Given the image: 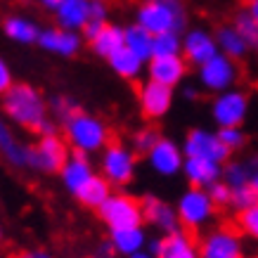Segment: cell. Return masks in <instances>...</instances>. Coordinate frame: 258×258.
<instances>
[{"mask_svg": "<svg viewBox=\"0 0 258 258\" xmlns=\"http://www.w3.org/2000/svg\"><path fill=\"white\" fill-rule=\"evenodd\" d=\"M0 111L12 125L24 131H38L40 125L50 118V104L45 95L36 86L17 81L8 93L0 97Z\"/></svg>", "mask_w": 258, "mask_h": 258, "instance_id": "1", "label": "cell"}, {"mask_svg": "<svg viewBox=\"0 0 258 258\" xmlns=\"http://www.w3.org/2000/svg\"><path fill=\"white\" fill-rule=\"evenodd\" d=\"M62 128L64 140L69 142L71 152H81V154L93 157V154H102L111 145L109 125L104 123V118H100L93 111L79 109L64 121Z\"/></svg>", "mask_w": 258, "mask_h": 258, "instance_id": "2", "label": "cell"}, {"mask_svg": "<svg viewBox=\"0 0 258 258\" xmlns=\"http://www.w3.org/2000/svg\"><path fill=\"white\" fill-rule=\"evenodd\" d=\"M135 22L152 36L161 33H185L187 5L185 0H140L135 10Z\"/></svg>", "mask_w": 258, "mask_h": 258, "instance_id": "3", "label": "cell"}, {"mask_svg": "<svg viewBox=\"0 0 258 258\" xmlns=\"http://www.w3.org/2000/svg\"><path fill=\"white\" fill-rule=\"evenodd\" d=\"M138 173V154L123 142H111L100 154V175L111 187L131 185Z\"/></svg>", "mask_w": 258, "mask_h": 258, "instance_id": "4", "label": "cell"}, {"mask_svg": "<svg viewBox=\"0 0 258 258\" xmlns=\"http://www.w3.org/2000/svg\"><path fill=\"white\" fill-rule=\"evenodd\" d=\"M175 211L180 218V227L187 232L204 230L216 216V204L211 202L209 192L202 187H187L175 202Z\"/></svg>", "mask_w": 258, "mask_h": 258, "instance_id": "5", "label": "cell"}, {"mask_svg": "<svg viewBox=\"0 0 258 258\" xmlns=\"http://www.w3.org/2000/svg\"><path fill=\"white\" fill-rule=\"evenodd\" d=\"M97 216L104 225L114 230H128V227H142L145 216H142V202L135 199L128 192H114V195L97 209Z\"/></svg>", "mask_w": 258, "mask_h": 258, "instance_id": "6", "label": "cell"}, {"mask_svg": "<svg viewBox=\"0 0 258 258\" xmlns=\"http://www.w3.org/2000/svg\"><path fill=\"white\" fill-rule=\"evenodd\" d=\"M182 154L185 159H206V161H216V164L225 166L230 161V149L220 142L218 131H211V128H189L185 138H182Z\"/></svg>", "mask_w": 258, "mask_h": 258, "instance_id": "7", "label": "cell"}, {"mask_svg": "<svg viewBox=\"0 0 258 258\" xmlns=\"http://www.w3.org/2000/svg\"><path fill=\"white\" fill-rule=\"evenodd\" d=\"M249 95L239 88L213 95L211 100V118L218 128H242V123L249 116Z\"/></svg>", "mask_w": 258, "mask_h": 258, "instance_id": "8", "label": "cell"}, {"mask_svg": "<svg viewBox=\"0 0 258 258\" xmlns=\"http://www.w3.org/2000/svg\"><path fill=\"white\" fill-rule=\"evenodd\" d=\"M197 79L202 90L211 95H220L225 90H232L239 79V64L232 62L225 55H216L211 62H206L204 67L197 69Z\"/></svg>", "mask_w": 258, "mask_h": 258, "instance_id": "9", "label": "cell"}, {"mask_svg": "<svg viewBox=\"0 0 258 258\" xmlns=\"http://www.w3.org/2000/svg\"><path fill=\"white\" fill-rule=\"evenodd\" d=\"M202 258H246L242 235L235 227H213L199 239Z\"/></svg>", "mask_w": 258, "mask_h": 258, "instance_id": "10", "label": "cell"}, {"mask_svg": "<svg viewBox=\"0 0 258 258\" xmlns=\"http://www.w3.org/2000/svg\"><path fill=\"white\" fill-rule=\"evenodd\" d=\"M71 157V147L69 142L64 140L62 135H45V138H38V142L33 145V159H31V171L45 173V175H52L64 168V164L69 161Z\"/></svg>", "mask_w": 258, "mask_h": 258, "instance_id": "11", "label": "cell"}, {"mask_svg": "<svg viewBox=\"0 0 258 258\" xmlns=\"http://www.w3.org/2000/svg\"><path fill=\"white\" fill-rule=\"evenodd\" d=\"M216 55H220L216 33H211L204 26H195V29H187L182 33V57L187 64L199 69L206 62H211Z\"/></svg>", "mask_w": 258, "mask_h": 258, "instance_id": "12", "label": "cell"}, {"mask_svg": "<svg viewBox=\"0 0 258 258\" xmlns=\"http://www.w3.org/2000/svg\"><path fill=\"white\" fill-rule=\"evenodd\" d=\"M0 157L12 168L31 171L33 145H26L17 138V133L12 131V123L3 116V111H0Z\"/></svg>", "mask_w": 258, "mask_h": 258, "instance_id": "13", "label": "cell"}, {"mask_svg": "<svg viewBox=\"0 0 258 258\" xmlns=\"http://www.w3.org/2000/svg\"><path fill=\"white\" fill-rule=\"evenodd\" d=\"M173 102H175V90L159 86L154 81L147 79L138 88V104H140L142 116L149 118V121L164 118L173 109Z\"/></svg>", "mask_w": 258, "mask_h": 258, "instance_id": "14", "label": "cell"}, {"mask_svg": "<svg viewBox=\"0 0 258 258\" xmlns=\"http://www.w3.org/2000/svg\"><path fill=\"white\" fill-rule=\"evenodd\" d=\"M145 159H147L149 168L161 178H175L178 173H182V166H185L182 147L171 138H161L157 142V147L152 149Z\"/></svg>", "mask_w": 258, "mask_h": 258, "instance_id": "15", "label": "cell"}, {"mask_svg": "<svg viewBox=\"0 0 258 258\" xmlns=\"http://www.w3.org/2000/svg\"><path fill=\"white\" fill-rule=\"evenodd\" d=\"M142 202V216H145V223H149L152 227H157L159 232L166 235H173L180 230V218H178V211L175 206L168 204L166 199L157 195H145Z\"/></svg>", "mask_w": 258, "mask_h": 258, "instance_id": "16", "label": "cell"}, {"mask_svg": "<svg viewBox=\"0 0 258 258\" xmlns=\"http://www.w3.org/2000/svg\"><path fill=\"white\" fill-rule=\"evenodd\" d=\"M38 45L43 52L71 59V57H76L81 50H83V36H81V33H74V31H64L59 26H50V29H43V31H40Z\"/></svg>", "mask_w": 258, "mask_h": 258, "instance_id": "17", "label": "cell"}, {"mask_svg": "<svg viewBox=\"0 0 258 258\" xmlns=\"http://www.w3.org/2000/svg\"><path fill=\"white\" fill-rule=\"evenodd\" d=\"M187 67L189 64L185 62L182 55L152 57L147 62V79L159 83V86H166V88H171V90H175L185 81V76H187Z\"/></svg>", "mask_w": 258, "mask_h": 258, "instance_id": "18", "label": "cell"}, {"mask_svg": "<svg viewBox=\"0 0 258 258\" xmlns=\"http://www.w3.org/2000/svg\"><path fill=\"white\" fill-rule=\"evenodd\" d=\"M97 175L93 161L88 154H81V152H71L69 161L64 164V168L59 171V180H62V187L69 192L71 197H76L81 189L86 187L88 182Z\"/></svg>", "mask_w": 258, "mask_h": 258, "instance_id": "19", "label": "cell"}, {"mask_svg": "<svg viewBox=\"0 0 258 258\" xmlns=\"http://www.w3.org/2000/svg\"><path fill=\"white\" fill-rule=\"evenodd\" d=\"M90 12H93V0H64L52 12L57 22L55 26H59L64 31L83 33V29L90 22Z\"/></svg>", "mask_w": 258, "mask_h": 258, "instance_id": "20", "label": "cell"}, {"mask_svg": "<svg viewBox=\"0 0 258 258\" xmlns=\"http://www.w3.org/2000/svg\"><path fill=\"white\" fill-rule=\"evenodd\" d=\"M182 175L189 182V187L209 189L211 185L223 180V166L216 161H206V159H185Z\"/></svg>", "mask_w": 258, "mask_h": 258, "instance_id": "21", "label": "cell"}, {"mask_svg": "<svg viewBox=\"0 0 258 258\" xmlns=\"http://www.w3.org/2000/svg\"><path fill=\"white\" fill-rule=\"evenodd\" d=\"M40 31L43 29L33 22L31 17L8 15L3 19V33H5V38L17 43V45H38Z\"/></svg>", "mask_w": 258, "mask_h": 258, "instance_id": "22", "label": "cell"}, {"mask_svg": "<svg viewBox=\"0 0 258 258\" xmlns=\"http://www.w3.org/2000/svg\"><path fill=\"white\" fill-rule=\"evenodd\" d=\"M109 242L114 246V253L131 258L147 249L149 239H147L145 227H128V230H114V232H109Z\"/></svg>", "mask_w": 258, "mask_h": 258, "instance_id": "23", "label": "cell"}, {"mask_svg": "<svg viewBox=\"0 0 258 258\" xmlns=\"http://www.w3.org/2000/svg\"><path fill=\"white\" fill-rule=\"evenodd\" d=\"M213 33H216V43H218L220 55L230 57L232 62H239V59H244L251 52L246 40L242 38V33L237 31L232 24H220Z\"/></svg>", "mask_w": 258, "mask_h": 258, "instance_id": "24", "label": "cell"}, {"mask_svg": "<svg viewBox=\"0 0 258 258\" xmlns=\"http://www.w3.org/2000/svg\"><path fill=\"white\" fill-rule=\"evenodd\" d=\"M123 47H125V29L118 26V24H107L104 31L90 43L93 55L100 57V59H107V62Z\"/></svg>", "mask_w": 258, "mask_h": 258, "instance_id": "25", "label": "cell"}, {"mask_svg": "<svg viewBox=\"0 0 258 258\" xmlns=\"http://www.w3.org/2000/svg\"><path fill=\"white\" fill-rule=\"evenodd\" d=\"M159 258H202L199 256V242L180 227L178 232L164 237V249Z\"/></svg>", "mask_w": 258, "mask_h": 258, "instance_id": "26", "label": "cell"}, {"mask_svg": "<svg viewBox=\"0 0 258 258\" xmlns=\"http://www.w3.org/2000/svg\"><path fill=\"white\" fill-rule=\"evenodd\" d=\"M125 50H131L133 55H138L142 62L147 64L154 57V36L142 29L138 22L125 26Z\"/></svg>", "mask_w": 258, "mask_h": 258, "instance_id": "27", "label": "cell"}, {"mask_svg": "<svg viewBox=\"0 0 258 258\" xmlns=\"http://www.w3.org/2000/svg\"><path fill=\"white\" fill-rule=\"evenodd\" d=\"M109 69L116 74L118 79H123V81H135V79H140L142 76V71H147V64L142 62L138 55H133L131 50H118L116 55L111 57L109 62Z\"/></svg>", "mask_w": 258, "mask_h": 258, "instance_id": "28", "label": "cell"}, {"mask_svg": "<svg viewBox=\"0 0 258 258\" xmlns=\"http://www.w3.org/2000/svg\"><path fill=\"white\" fill-rule=\"evenodd\" d=\"M111 195H114V187H111L109 182H107V180H104L100 173H97V175H95V178L88 182L86 187H83L79 195H76V199H79V202L83 204L86 209H95V211H97V209H100L102 204L107 202Z\"/></svg>", "mask_w": 258, "mask_h": 258, "instance_id": "29", "label": "cell"}, {"mask_svg": "<svg viewBox=\"0 0 258 258\" xmlns=\"http://www.w3.org/2000/svg\"><path fill=\"white\" fill-rule=\"evenodd\" d=\"M232 26L242 33V38L246 40V45H249L251 52H258V24L253 22V17H251L246 10H239V12H235Z\"/></svg>", "mask_w": 258, "mask_h": 258, "instance_id": "30", "label": "cell"}, {"mask_svg": "<svg viewBox=\"0 0 258 258\" xmlns=\"http://www.w3.org/2000/svg\"><path fill=\"white\" fill-rule=\"evenodd\" d=\"M164 135L159 133L157 128H152V125H145V128H138L131 138V147H133L135 154H142V157H147L152 149L157 147V142L161 140Z\"/></svg>", "mask_w": 258, "mask_h": 258, "instance_id": "31", "label": "cell"}, {"mask_svg": "<svg viewBox=\"0 0 258 258\" xmlns=\"http://www.w3.org/2000/svg\"><path fill=\"white\" fill-rule=\"evenodd\" d=\"M249 178H251V168L246 161H227L223 166V182H227L232 189L249 185Z\"/></svg>", "mask_w": 258, "mask_h": 258, "instance_id": "32", "label": "cell"}, {"mask_svg": "<svg viewBox=\"0 0 258 258\" xmlns=\"http://www.w3.org/2000/svg\"><path fill=\"white\" fill-rule=\"evenodd\" d=\"M182 55V33H161L154 36V57Z\"/></svg>", "mask_w": 258, "mask_h": 258, "instance_id": "33", "label": "cell"}, {"mask_svg": "<svg viewBox=\"0 0 258 258\" xmlns=\"http://www.w3.org/2000/svg\"><path fill=\"white\" fill-rule=\"evenodd\" d=\"M237 230H239V235L258 242V204L246 209V211L237 213Z\"/></svg>", "mask_w": 258, "mask_h": 258, "instance_id": "34", "label": "cell"}, {"mask_svg": "<svg viewBox=\"0 0 258 258\" xmlns=\"http://www.w3.org/2000/svg\"><path fill=\"white\" fill-rule=\"evenodd\" d=\"M47 104H50V111H52V114H55L62 123L71 116V114H76V111L81 109L79 104H76V100H74V97H69V95H52Z\"/></svg>", "mask_w": 258, "mask_h": 258, "instance_id": "35", "label": "cell"}, {"mask_svg": "<svg viewBox=\"0 0 258 258\" xmlns=\"http://www.w3.org/2000/svg\"><path fill=\"white\" fill-rule=\"evenodd\" d=\"M256 204H258V195L251 189V185H242V187L232 189V204H230V209H235L237 213L246 211V209L256 206Z\"/></svg>", "mask_w": 258, "mask_h": 258, "instance_id": "36", "label": "cell"}, {"mask_svg": "<svg viewBox=\"0 0 258 258\" xmlns=\"http://www.w3.org/2000/svg\"><path fill=\"white\" fill-rule=\"evenodd\" d=\"M218 138L230 152H239L246 145V135L242 128H218Z\"/></svg>", "mask_w": 258, "mask_h": 258, "instance_id": "37", "label": "cell"}, {"mask_svg": "<svg viewBox=\"0 0 258 258\" xmlns=\"http://www.w3.org/2000/svg\"><path fill=\"white\" fill-rule=\"evenodd\" d=\"M206 192L211 197V202L216 204V209H223V206H230V204H232V187H230L227 182H223V180L216 182V185H211Z\"/></svg>", "mask_w": 258, "mask_h": 258, "instance_id": "38", "label": "cell"}, {"mask_svg": "<svg viewBox=\"0 0 258 258\" xmlns=\"http://www.w3.org/2000/svg\"><path fill=\"white\" fill-rule=\"evenodd\" d=\"M15 74H12V67H10V62L5 59V57H0V97L8 93L10 88L15 86Z\"/></svg>", "mask_w": 258, "mask_h": 258, "instance_id": "39", "label": "cell"}, {"mask_svg": "<svg viewBox=\"0 0 258 258\" xmlns=\"http://www.w3.org/2000/svg\"><path fill=\"white\" fill-rule=\"evenodd\" d=\"M104 26H107V22H97V19H90V22H88V26L83 29V33H81V36H83V40L93 43V40L97 38V36H100L102 31H104Z\"/></svg>", "mask_w": 258, "mask_h": 258, "instance_id": "40", "label": "cell"}, {"mask_svg": "<svg viewBox=\"0 0 258 258\" xmlns=\"http://www.w3.org/2000/svg\"><path fill=\"white\" fill-rule=\"evenodd\" d=\"M109 17V8L107 3H93V12H90V19H97V22H107ZM109 24V22H107Z\"/></svg>", "mask_w": 258, "mask_h": 258, "instance_id": "41", "label": "cell"}, {"mask_svg": "<svg viewBox=\"0 0 258 258\" xmlns=\"http://www.w3.org/2000/svg\"><path fill=\"white\" fill-rule=\"evenodd\" d=\"M15 258H55L47 249H24L22 253H17Z\"/></svg>", "mask_w": 258, "mask_h": 258, "instance_id": "42", "label": "cell"}, {"mask_svg": "<svg viewBox=\"0 0 258 258\" xmlns=\"http://www.w3.org/2000/svg\"><path fill=\"white\" fill-rule=\"evenodd\" d=\"M36 133H38V138H45V135H57V123L52 121V118H47V121L40 125Z\"/></svg>", "mask_w": 258, "mask_h": 258, "instance_id": "43", "label": "cell"}, {"mask_svg": "<svg viewBox=\"0 0 258 258\" xmlns=\"http://www.w3.org/2000/svg\"><path fill=\"white\" fill-rule=\"evenodd\" d=\"M161 249H164V235L154 237V239H149V242H147V251H152L154 256H159V253H161Z\"/></svg>", "mask_w": 258, "mask_h": 258, "instance_id": "44", "label": "cell"}, {"mask_svg": "<svg viewBox=\"0 0 258 258\" xmlns=\"http://www.w3.org/2000/svg\"><path fill=\"white\" fill-rule=\"evenodd\" d=\"M36 3H38L43 10H50V12H55V10L62 5L64 0H36Z\"/></svg>", "mask_w": 258, "mask_h": 258, "instance_id": "45", "label": "cell"}, {"mask_svg": "<svg viewBox=\"0 0 258 258\" xmlns=\"http://www.w3.org/2000/svg\"><path fill=\"white\" fill-rule=\"evenodd\" d=\"M182 97L189 102H195V100H199V90H197L195 86H185L182 88Z\"/></svg>", "mask_w": 258, "mask_h": 258, "instance_id": "46", "label": "cell"}, {"mask_svg": "<svg viewBox=\"0 0 258 258\" xmlns=\"http://www.w3.org/2000/svg\"><path fill=\"white\" fill-rule=\"evenodd\" d=\"M246 12H249V15L253 17V22L258 24V0L256 3H251V5H246Z\"/></svg>", "mask_w": 258, "mask_h": 258, "instance_id": "47", "label": "cell"}, {"mask_svg": "<svg viewBox=\"0 0 258 258\" xmlns=\"http://www.w3.org/2000/svg\"><path fill=\"white\" fill-rule=\"evenodd\" d=\"M249 185H251V189L258 195V171H251V178H249Z\"/></svg>", "mask_w": 258, "mask_h": 258, "instance_id": "48", "label": "cell"}, {"mask_svg": "<svg viewBox=\"0 0 258 258\" xmlns=\"http://www.w3.org/2000/svg\"><path fill=\"white\" fill-rule=\"evenodd\" d=\"M131 258H159V256H154V253H152V251H140V253H135V256H131Z\"/></svg>", "mask_w": 258, "mask_h": 258, "instance_id": "49", "label": "cell"}, {"mask_svg": "<svg viewBox=\"0 0 258 258\" xmlns=\"http://www.w3.org/2000/svg\"><path fill=\"white\" fill-rule=\"evenodd\" d=\"M246 164H249L251 171H258V154H253V157H251L249 161H246Z\"/></svg>", "mask_w": 258, "mask_h": 258, "instance_id": "50", "label": "cell"}, {"mask_svg": "<svg viewBox=\"0 0 258 258\" xmlns=\"http://www.w3.org/2000/svg\"><path fill=\"white\" fill-rule=\"evenodd\" d=\"M0 242H3V225H0Z\"/></svg>", "mask_w": 258, "mask_h": 258, "instance_id": "51", "label": "cell"}, {"mask_svg": "<svg viewBox=\"0 0 258 258\" xmlns=\"http://www.w3.org/2000/svg\"><path fill=\"white\" fill-rule=\"evenodd\" d=\"M244 3H246V5H251V3H256V0H244Z\"/></svg>", "mask_w": 258, "mask_h": 258, "instance_id": "52", "label": "cell"}, {"mask_svg": "<svg viewBox=\"0 0 258 258\" xmlns=\"http://www.w3.org/2000/svg\"><path fill=\"white\" fill-rule=\"evenodd\" d=\"M93 3H107V0H93Z\"/></svg>", "mask_w": 258, "mask_h": 258, "instance_id": "53", "label": "cell"}]
</instances>
